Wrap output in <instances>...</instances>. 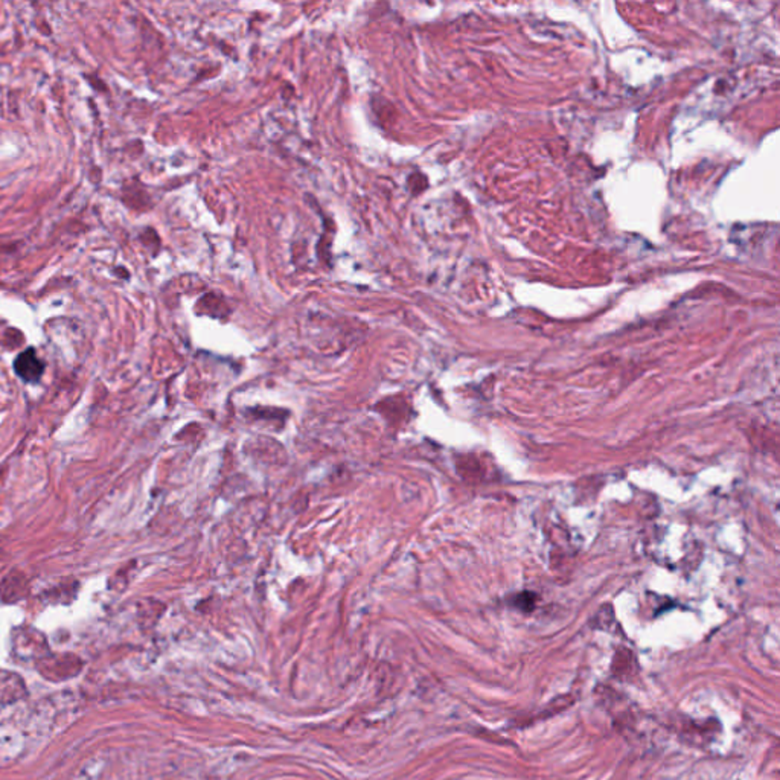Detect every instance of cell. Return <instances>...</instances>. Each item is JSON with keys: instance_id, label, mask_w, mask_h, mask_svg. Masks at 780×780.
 Wrapping results in <instances>:
<instances>
[{"instance_id": "1", "label": "cell", "mask_w": 780, "mask_h": 780, "mask_svg": "<svg viewBox=\"0 0 780 780\" xmlns=\"http://www.w3.org/2000/svg\"><path fill=\"white\" fill-rule=\"evenodd\" d=\"M14 369H16V372L19 373L20 378H23L28 382H34L41 377L45 366L41 363L34 349H28L16 358Z\"/></svg>"}]
</instances>
